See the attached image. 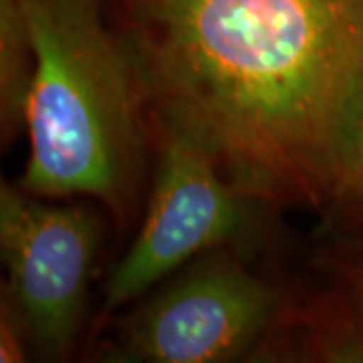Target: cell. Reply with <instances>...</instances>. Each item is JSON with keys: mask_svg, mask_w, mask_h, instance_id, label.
I'll return each instance as SVG.
<instances>
[{"mask_svg": "<svg viewBox=\"0 0 363 363\" xmlns=\"http://www.w3.org/2000/svg\"><path fill=\"white\" fill-rule=\"evenodd\" d=\"M160 133L260 206L323 214L363 107V0H128Z\"/></svg>", "mask_w": 363, "mask_h": 363, "instance_id": "6da1fadb", "label": "cell"}, {"mask_svg": "<svg viewBox=\"0 0 363 363\" xmlns=\"http://www.w3.org/2000/svg\"><path fill=\"white\" fill-rule=\"evenodd\" d=\"M18 2L35 49L21 188L91 196L123 218L142 176L147 116L125 39L107 28L101 0Z\"/></svg>", "mask_w": 363, "mask_h": 363, "instance_id": "7a4b0ae2", "label": "cell"}, {"mask_svg": "<svg viewBox=\"0 0 363 363\" xmlns=\"http://www.w3.org/2000/svg\"><path fill=\"white\" fill-rule=\"evenodd\" d=\"M281 313V293L234 247L212 248L182 267L119 323L107 359L224 363L247 355Z\"/></svg>", "mask_w": 363, "mask_h": 363, "instance_id": "3957f363", "label": "cell"}, {"mask_svg": "<svg viewBox=\"0 0 363 363\" xmlns=\"http://www.w3.org/2000/svg\"><path fill=\"white\" fill-rule=\"evenodd\" d=\"M156 182L142 228L105 289L101 317L212 248L234 247L252 226L257 200L240 194L198 145L160 133Z\"/></svg>", "mask_w": 363, "mask_h": 363, "instance_id": "277c9868", "label": "cell"}, {"mask_svg": "<svg viewBox=\"0 0 363 363\" xmlns=\"http://www.w3.org/2000/svg\"><path fill=\"white\" fill-rule=\"evenodd\" d=\"M99 238V218L89 208L47 204L21 186L0 184L4 285L28 321L39 357L65 359L73 350Z\"/></svg>", "mask_w": 363, "mask_h": 363, "instance_id": "5b68a950", "label": "cell"}, {"mask_svg": "<svg viewBox=\"0 0 363 363\" xmlns=\"http://www.w3.org/2000/svg\"><path fill=\"white\" fill-rule=\"evenodd\" d=\"M35 49L18 0H0V133L11 143L26 130Z\"/></svg>", "mask_w": 363, "mask_h": 363, "instance_id": "8992f818", "label": "cell"}, {"mask_svg": "<svg viewBox=\"0 0 363 363\" xmlns=\"http://www.w3.org/2000/svg\"><path fill=\"white\" fill-rule=\"evenodd\" d=\"M323 218L335 234L363 230V107L343 147Z\"/></svg>", "mask_w": 363, "mask_h": 363, "instance_id": "52a82bcc", "label": "cell"}, {"mask_svg": "<svg viewBox=\"0 0 363 363\" xmlns=\"http://www.w3.org/2000/svg\"><path fill=\"white\" fill-rule=\"evenodd\" d=\"M327 262L339 291L363 309V230L335 234Z\"/></svg>", "mask_w": 363, "mask_h": 363, "instance_id": "ba28073f", "label": "cell"}, {"mask_svg": "<svg viewBox=\"0 0 363 363\" xmlns=\"http://www.w3.org/2000/svg\"><path fill=\"white\" fill-rule=\"evenodd\" d=\"M33 347V335L26 317L18 303L11 295L9 286L2 283L0 291V363L28 362Z\"/></svg>", "mask_w": 363, "mask_h": 363, "instance_id": "9c48e42d", "label": "cell"}]
</instances>
